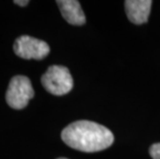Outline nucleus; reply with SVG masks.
<instances>
[{
	"instance_id": "nucleus-2",
	"label": "nucleus",
	"mask_w": 160,
	"mask_h": 159,
	"mask_svg": "<svg viewBox=\"0 0 160 159\" xmlns=\"http://www.w3.org/2000/svg\"><path fill=\"white\" fill-rule=\"evenodd\" d=\"M45 89L53 95H65L72 89L73 80L67 67L62 65L50 66L42 77Z\"/></svg>"
},
{
	"instance_id": "nucleus-5",
	"label": "nucleus",
	"mask_w": 160,
	"mask_h": 159,
	"mask_svg": "<svg viewBox=\"0 0 160 159\" xmlns=\"http://www.w3.org/2000/svg\"><path fill=\"white\" fill-rule=\"evenodd\" d=\"M152 1L150 0H128L125 1V9L129 21L141 25L147 23L151 12Z\"/></svg>"
},
{
	"instance_id": "nucleus-4",
	"label": "nucleus",
	"mask_w": 160,
	"mask_h": 159,
	"mask_svg": "<svg viewBox=\"0 0 160 159\" xmlns=\"http://www.w3.org/2000/svg\"><path fill=\"white\" fill-rule=\"evenodd\" d=\"M13 51L17 56L23 59L42 60L49 55L50 47L43 40L32 36L23 35L16 39L13 43Z\"/></svg>"
},
{
	"instance_id": "nucleus-1",
	"label": "nucleus",
	"mask_w": 160,
	"mask_h": 159,
	"mask_svg": "<svg viewBox=\"0 0 160 159\" xmlns=\"http://www.w3.org/2000/svg\"><path fill=\"white\" fill-rule=\"evenodd\" d=\"M61 137L68 147L86 153L102 151L114 143V134L108 128L87 120L69 124L63 129Z\"/></svg>"
},
{
	"instance_id": "nucleus-3",
	"label": "nucleus",
	"mask_w": 160,
	"mask_h": 159,
	"mask_svg": "<svg viewBox=\"0 0 160 159\" xmlns=\"http://www.w3.org/2000/svg\"><path fill=\"white\" fill-rule=\"evenodd\" d=\"M34 96L31 82L27 77L16 76L9 82L6 91V102L15 110H22L27 107L29 100Z\"/></svg>"
},
{
	"instance_id": "nucleus-7",
	"label": "nucleus",
	"mask_w": 160,
	"mask_h": 159,
	"mask_svg": "<svg viewBox=\"0 0 160 159\" xmlns=\"http://www.w3.org/2000/svg\"><path fill=\"white\" fill-rule=\"evenodd\" d=\"M150 155L153 159H160V143L152 145L150 148Z\"/></svg>"
},
{
	"instance_id": "nucleus-9",
	"label": "nucleus",
	"mask_w": 160,
	"mask_h": 159,
	"mask_svg": "<svg viewBox=\"0 0 160 159\" xmlns=\"http://www.w3.org/2000/svg\"><path fill=\"white\" fill-rule=\"evenodd\" d=\"M58 159H67V158H58Z\"/></svg>"
},
{
	"instance_id": "nucleus-8",
	"label": "nucleus",
	"mask_w": 160,
	"mask_h": 159,
	"mask_svg": "<svg viewBox=\"0 0 160 159\" xmlns=\"http://www.w3.org/2000/svg\"><path fill=\"white\" fill-rule=\"evenodd\" d=\"M13 3H16V4H18L20 6H26L27 4H29V1H28V0H23V1L16 0V1H13Z\"/></svg>"
},
{
	"instance_id": "nucleus-6",
	"label": "nucleus",
	"mask_w": 160,
	"mask_h": 159,
	"mask_svg": "<svg viewBox=\"0 0 160 159\" xmlns=\"http://www.w3.org/2000/svg\"><path fill=\"white\" fill-rule=\"evenodd\" d=\"M60 8L63 18L71 25H84L86 23V17L81 7L79 1L76 0H58L56 2Z\"/></svg>"
}]
</instances>
